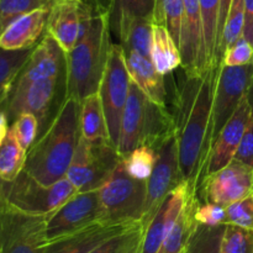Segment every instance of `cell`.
Here are the masks:
<instances>
[{
  "mask_svg": "<svg viewBox=\"0 0 253 253\" xmlns=\"http://www.w3.org/2000/svg\"><path fill=\"white\" fill-rule=\"evenodd\" d=\"M219 67L185 76L175 103V133L182 178L199 192L212 145V104Z\"/></svg>",
  "mask_w": 253,
  "mask_h": 253,
  "instance_id": "6da1fadb",
  "label": "cell"
},
{
  "mask_svg": "<svg viewBox=\"0 0 253 253\" xmlns=\"http://www.w3.org/2000/svg\"><path fill=\"white\" fill-rule=\"evenodd\" d=\"M79 118L81 101L67 96L48 128L27 150L25 172L46 185L66 177L81 138Z\"/></svg>",
  "mask_w": 253,
  "mask_h": 253,
  "instance_id": "7a4b0ae2",
  "label": "cell"
},
{
  "mask_svg": "<svg viewBox=\"0 0 253 253\" xmlns=\"http://www.w3.org/2000/svg\"><path fill=\"white\" fill-rule=\"evenodd\" d=\"M110 14H95L82 39L67 53V96L82 101L100 88L111 48Z\"/></svg>",
  "mask_w": 253,
  "mask_h": 253,
  "instance_id": "3957f363",
  "label": "cell"
},
{
  "mask_svg": "<svg viewBox=\"0 0 253 253\" xmlns=\"http://www.w3.org/2000/svg\"><path fill=\"white\" fill-rule=\"evenodd\" d=\"M174 131V116L167 108L152 103L131 79L119 135L118 151L121 158L142 145L157 150Z\"/></svg>",
  "mask_w": 253,
  "mask_h": 253,
  "instance_id": "277c9868",
  "label": "cell"
},
{
  "mask_svg": "<svg viewBox=\"0 0 253 253\" xmlns=\"http://www.w3.org/2000/svg\"><path fill=\"white\" fill-rule=\"evenodd\" d=\"M77 193L67 177L46 185L22 170L12 182L0 179V200L30 214L49 216Z\"/></svg>",
  "mask_w": 253,
  "mask_h": 253,
  "instance_id": "5b68a950",
  "label": "cell"
},
{
  "mask_svg": "<svg viewBox=\"0 0 253 253\" xmlns=\"http://www.w3.org/2000/svg\"><path fill=\"white\" fill-rule=\"evenodd\" d=\"M67 99V74L58 78L32 82L22 88L12 89L2 110L10 123L20 114L31 113L39 119V137L48 128Z\"/></svg>",
  "mask_w": 253,
  "mask_h": 253,
  "instance_id": "8992f818",
  "label": "cell"
},
{
  "mask_svg": "<svg viewBox=\"0 0 253 253\" xmlns=\"http://www.w3.org/2000/svg\"><path fill=\"white\" fill-rule=\"evenodd\" d=\"M105 220L111 224L141 222L147 197V180L131 177L120 161L110 177L99 188Z\"/></svg>",
  "mask_w": 253,
  "mask_h": 253,
  "instance_id": "52a82bcc",
  "label": "cell"
},
{
  "mask_svg": "<svg viewBox=\"0 0 253 253\" xmlns=\"http://www.w3.org/2000/svg\"><path fill=\"white\" fill-rule=\"evenodd\" d=\"M120 161V153L111 142H89L81 136L66 177L78 193L99 189Z\"/></svg>",
  "mask_w": 253,
  "mask_h": 253,
  "instance_id": "ba28073f",
  "label": "cell"
},
{
  "mask_svg": "<svg viewBox=\"0 0 253 253\" xmlns=\"http://www.w3.org/2000/svg\"><path fill=\"white\" fill-rule=\"evenodd\" d=\"M47 215L22 211L0 200V253H43Z\"/></svg>",
  "mask_w": 253,
  "mask_h": 253,
  "instance_id": "9c48e42d",
  "label": "cell"
},
{
  "mask_svg": "<svg viewBox=\"0 0 253 253\" xmlns=\"http://www.w3.org/2000/svg\"><path fill=\"white\" fill-rule=\"evenodd\" d=\"M130 83L131 77L126 66L123 46L113 43L98 93L103 104L110 141L116 148L120 135L121 118L130 90Z\"/></svg>",
  "mask_w": 253,
  "mask_h": 253,
  "instance_id": "30bf717a",
  "label": "cell"
},
{
  "mask_svg": "<svg viewBox=\"0 0 253 253\" xmlns=\"http://www.w3.org/2000/svg\"><path fill=\"white\" fill-rule=\"evenodd\" d=\"M100 221L108 222L99 189L77 193L53 214L47 216V242L68 236Z\"/></svg>",
  "mask_w": 253,
  "mask_h": 253,
  "instance_id": "8fae6325",
  "label": "cell"
},
{
  "mask_svg": "<svg viewBox=\"0 0 253 253\" xmlns=\"http://www.w3.org/2000/svg\"><path fill=\"white\" fill-rule=\"evenodd\" d=\"M156 151H157V161L152 174L147 179V197H146L145 211L141 221L145 229L169 193L183 182L175 131L170 133Z\"/></svg>",
  "mask_w": 253,
  "mask_h": 253,
  "instance_id": "7c38bea8",
  "label": "cell"
},
{
  "mask_svg": "<svg viewBox=\"0 0 253 253\" xmlns=\"http://www.w3.org/2000/svg\"><path fill=\"white\" fill-rule=\"evenodd\" d=\"M252 77L253 63L239 67L220 64L212 104V142L247 96Z\"/></svg>",
  "mask_w": 253,
  "mask_h": 253,
  "instance_id": "4fadbf2b",
  "label": "cell"
},
{
  "mask_svg": "<svg viewBox=\"0 0 253 253\" xmlns=\"http://www.w3.org/2000/svg\"><path fill=\"white\" fill-rule=\"evenodd\" d=\"M200 199L226 208L227 205L253 194V168L234 160L217 172L203 179Z\"/></svg>",
  "mask_w": 253,
  "mask_h": 253,
  "instance_id": "5bb4252c",
  "label": "cell"
},
{
  "mask_svg": "<svg viewBox=\"0 0 253 253\" xmlns=\"http://www.w3.org/2000/svg\"><path fill=\"white\" fill-rule=\"evenodd\" d=\"M95 14L84 0H54L49 7L46 34L68 53L89 29Z\"/></svg>",
  "mask_w": 253,
  "mask_h": 253,
  "instance_id": "9a60e30c",
  "label": "cell"
},
{
  "mask_svg": "<svg viewBox=\"0 0 253 253\" xmlns=\"http://www.w3.org/2000/svg\"><path fill=\"white\" fill-rule=\"evenodd\" d=\"M67 74V53L53 37L44 35L20 71L12 89L22 88L32 82L58 78Z\"/></svg>",
  "mask_w": 253,
  "mask_h": 253,
  "instance_id": "2e32d148",
  "label": "cell"
},
{
  "mask_svg": "<svg viewBox=\"0 0 253 253\" xmlns=\"http://www.w3.org/2000/svg\"><path fill=\"white\" fill-rule=\"evenodd\" d=\"M182 31L179 48L185 76H198L208 71L203 39L199 0H183Z\"/></svg>",
  "mask_w": 253,
  "mask_h": 253,
  "instance_id": "e0dca14e",
  "label": "cell"
},
{
  "mask_svg": "<svg viewBox=\"0 0 253 253\" xmlns=\"http://www.w3.org/2000/svg\"><path fill=\"white\" fill-rule=\"evenodd\" d=\"M192 192H198L190 183L183 180L173 192L169 193L155 216L145 229L141 253H158L163 241L172 230L185 200Z\"/></svg>",
  "mask_w": 253,
  "mask_h": 253,
  "instance_id": "ac0fdd59",
  "label": "cell"
},
{
  "mask_svg": "<svg viewBox=\"0 0 253 253\" xmlns=\"http://www.w3.org/2000/svg\"><path fill=\"white\" fill-rule=\"evenodd\" d=\"M251 110L252 106L246 96L212 142L205 177L226 167L234 160L249 124Z\"/></svg>",
  "mask_w": 253,
  "mask_h": 253,
  "instance_id": "d6986e66",
  "label": "cell"
},
{
  "mask_svg": "<svg viewBox=\"0 0 253 253\" xmlns=\"http://www.w3.org/2000/svg\"><path fill=\"white\" fill-rule=\"evenodd\" d=\"M49 7L34 10L12 21L0 34V48L5 51L32 49L46 32Z\"/></svg>",
  "mask_w": 253,
  "mask_h": 253,
  "instance_id": "ffe728a7",
  "label": "cell"
},
{
  "mask_svg": "<svg viewBox=\"0 0 253 253\" xmlns=\"http://www.w3.org/2000/svg\"><path fill=\"white\" fill-rule=\"evenodd\" d=\"M136 222L111 224L100 221L78 232L47 242L43 253H89L109 237L124 231Z\"/></svg>",
  "mask_w": 253,
  "mask_h": 253,
  "instance_id": "44dd1931",
  "label": "cell"
},
{
  "mask_svg": "<svg viewBox=\"0 0 253 253\" xmlns=\"http://www.w3.org/2000/svg\"><path fill=\"white\" fill-rule=\"evenodd\" d=\"M124 53L131 79L140 86L152 103L167 108L165 76L158 73L150 58L130 49H124Z\"/></svg>",
  "mask_w": 253,
  "mask_h": 253,
  "instance_id": "7402d4cb",
  "label": "cell"
},
{
  "mask_svg": "<svg viewBox=\"0 0 253 253\" xmlns=\"http://www.w3.org/2000/svg\"><path fill=\"white\" fill-rule=\"evenodd\" d=\"M199 202L198 192L190 193L158 253H187L188 247L199 227V222L195 219Z\"/></svg>",
  "mask_w": 253,
  "mask_h": 253,
  "instance_id": "603a6c76",
  "label": "cell"
},
{
  "mask_svg": "<svg viewBox=\"0 0 253 253\" xmlns=\"http://www.w3.org/2000/svg\"><path fill=\"white\" fill-rule=\"evenodd\" d=\"M81 136L89 142H111L108 124L99 93L91 94L81 101Z\"/></svg>",
  "mask_w": 253,
  "mask_h": 253,
  "instance_id": "cb8c5ba5",
  "label": "cell"
},
{
  "mask_svg": "<svg viewBox=\"0 0 253 253\" xmlns=\"http://www.w3.org/2000/svg\"><path fill=\"white\" fill-rule=\"evenodd\" d=\"M151 61L158 73L162 76L169 74L182 66L180 48L172 35L166 27L153 24L152 46H151Z\"/></svg>",
  "mask_w": 253,
  "mask_h": 253,
  "instance_id": "d4e9b609",
  "label": "cell"
},
{
  "mask_svg": "<svg viewBox=\"0 0 253 253\" xmlns=\"http://www.w3.org/2000/svg\"><path fill=\"white\" fill-rule=\"evenodd\" d=\"M153 20L147 17H132L121 22L116 31L124 49H130L151 59Z\"/></svg>",
  "mask_w": 253,
  "mask_h": 253,
  "instance_id": "484cf974",
  "label": "cell"
},
{
  "mask_svg": "<svg viewBox=\"0 0 253 253\" xmlns=\"http://www.w3.org/2000/svg\"><path fill=\"white\" fill-rule=\"evenodd\" d=\"M202 14L203 39H204L207 68L219 67L215 54L217 46V25L220 15V0H199Z\"/></svg>",
  "mask_w": 253,
  "mask_h": 253,
  "instance_id": "4316f807",
  "label": "cell"
},
{
  "mask_svg": "<svg viewBox=\"0 0 253 253\" xmlns=\"http://www.w3.org/2000/svg\"><path fill=\"white\" fill-rule=\"evenodd\" d=\"M27 151L20 145L10 128L6 137L0 142V179L12 182L24 170Z\"/></svg>",
  "mask_w": 253,
  "mask_h": 253,
  "instance_id": "83f0119b",
  "label": "cell"
},
{
  "mask_svg": "<svg viewBox=\"0 0 253 253\" xmlns=\"http://www.w3.org/2000/svg\"><path fill=\"white\" fill-rule=\"evenodd\" d=\"M32 49L5 51L0 48V110L4 109L15 81L29 59Z\"/></svg>",
  "mask_w": 253,
  "mask_h": 253,
  "instance_id": "f1b7e54d",
  "label": "cell"
},
{
  "mask_svg": "<svg viewBox=\"0 0 253 253\" xmlns=\"http://www.w3.org/2000/svg\"><path fill=\"white\" fill-rule=\"evenodd\" d=\"M157 0H113L110 10V30L114 35L121 22L132 17L153 20Z\"/></svg>",
  "mask_w": 253,
  "mask_h": 253,
  "instance_id": "f546056e",
  "label": "cell"
},
{
  "mask_svg": "<svg viewBox=\"0 0 253 253\" xmlns=\"http://www.w3.org/2000/svg\"><path fill=\"white\" fill-rule=\"evenodd\" d=\"M245 25V0H232L230 5L226 22L222 30L221 37L219 40L215 58L219 64H221V58L224 52L234 44L240 37H242Z\"/></svg>",
  "mask_w": 253,
  "mask_h": 253,
  "instance_id": "4dcf8cb0",
  "label": "cell"
},
{
  "mask_svg": "<svg viewBox=\"0 0 253 253\" xmlns=\"http://www.w3.org/2000/svg\"><path fill=\"white\" fill-rule=\"evenodd\" d=\"M183 0H157L153 14V24L166 27L179 46L183 22Z\"/></svg>",
  "mask_w": 253,
  "mask_h": 253,
  "instance_id": "1f68e13d",
  "label": "cell"
},
{
  "mask_svg": "<svg viewBox=\"0 0 253 253\" xmlns=\"http://www.w3.org/2000/svg\"><path fill=\"white\" fill-rule=\"evenodd\" d=\"M125 170L132 178L138 180H147L152 174L157 161V151L147 145L138 146L130 153L121 158Z\"/></svg>",
  "mask_w": 253,
  "mask_h": 253,
  "instance_id": "d6a6232c",
  "label": "cell"
},
{
  "mask_svg": "<svg viewBox=\"0 0 253 253\" xmlns=\"http://www.w3.org/2000/svg\"><path fill=\"white\" fill-rule=\"evenodd\" d=\"M145 227L142 222H136L124 231L109 237L89 253H126L136 244L142 241Z\"/></svg>",
  "mask_w": 253,
  "mask_h": 253,
  "instance_id": "836d02e7",
  "label": "cell"
},
{
  "mask_svg": "<svg viewBox=\"0 0 253 253\" xmlns=\"http://www.w3.org/2000/svg\"><path fill=\"white\" fill-rule=\"evenodd\" d=\"M53 0H0V34L20 16L42 7H51Z\"/></svg>",
  "mask_w": 253,
  "mask_h": 253,
  "instance_id": "e575fe53",
  "label": "cell"
},
{
  "mask_svg": "<svg viewBox=\"0 0 253 253\" xmlns=\"http://www.w3.org/2000/svg\"><path fill=\"white\" fill-rule=\"evenodd\" d=\"M220 253H253V230L227 224L220 242Z\"/></svg>",
  "mask_w": 253,
  "mask_h": 253,
  "instance_id": "d590c367",
  "label": "cell"
},
{
  "mask_svg": "<svg viewBox=\"0 0 253 253\" xmlns=\"http://www.w3.org/2000/svg\"><path fill=\"white\" fill-rule=\"evenodd\" d=\"M226 225L209 227L199 225L187 253H220V242Z\"/></svg>",
  "mask_w": 253,
  "mask_h": 253,
  "instance_id": "8d00e7d4",
  "label": "cell"
},
{
  "mask_svg": "<svg viewBox=\"0 0 253 253\" xmlns=\"http://www.w3.org/2000/svg\"><path fill=\"white\" fill-rule=\"evenodd\" d=\"M10 128L12 130L14 135L16 136L20 145L27 151L36 142L37 137H39V119L31 113H22L12 121Z\"/></svg>",
  "mask_w": 253,
  "mask_h": 253,
  "instance_id": "74e56055",
  "label": "cell"
},
{
  "mask_svg": "<svg viewBox=\"0 0 253 253\" xmlns=\"http://www.w3.org/2000/svg\"><path fill=\"white\" fill-rule=\"evenodd\" d=\"M225 209L227 224L253 230V194L227 205Z\"/></svg>",
  "mask_w": 253,
  "mask_h": 253,
  "instance_id": "f35d334b",
  "label": "cell"
},
{
  "mask_svg": "<svg viewBox=\"0 0 253 253\" xmlns=\"http://www.w3.org/2000/svg\"><path fill=\"white\" fill-rule=\"evenodd\" d=\"M253 63V47L245 37H240L224 52L221 64L227 67L246 66Z\"/></svg>",
  "mask_w": 253,
  "mask_h": 253,
  "instance_id": "ab89813d",
  "label": "cell"
},
{
  "mask_svg": "<svg viewBox=\"0 0 253 253\" xmlns=\"http://www.w3.org/2000/svg\"><path fill=\"white\" fill-rule=\"evenodd\" d=\"M195 219L199 222V225H204V226L209 227L227 225L226 209H225V207L214 204V203H202V200H200L197 207Z\"/></svg>",
  "mask_w": 253,
  "mask_h": 253,
  "instance_id": "60d3db41",
  "label": "cell"
},
{
  "mask_svg": "<svg viewBox=\"0 0 253 253\" xmlns=\"http://www.w3.org/2000/svg\"><path fill=\"white\" fill-rule=\"evenodd\" d=\"M235 158L253 168V108L251 110L249 124H247V127L245 130L244 136H242L241 143H240Z\"/></svg>",
  "mask_w": 253,
  "mask_h": 253,
  "instance_id": "b9f144b4",
  "label": "cell"
},
{
  "mask_svg": "<svg viewBox=\"0 0 253 253\" xmlns=\"http://www.w3.org/2000/svg\"><path fill=\"white\" fill-rule=\"evenodd\" d=\"M242 37L253 47V0H245V25Z\"/></svg>",
  "mask_w": 253,
  "mask_h": 253,
  "instance_id": "7bdbcfd3",
  "label": "cell"
},
{
  "mask_svg": "<svg viewBox=\"0 0 253 253\" xmlns=\"http://www.w3.org/2000/svg\"><path fill=\"white\" fill-rule=\"evenodd\" d=\"M231 1L232 0H220V15H219V25H217V43H219V40L220 37H221L225 22H226V17H227V14H229V9H230V5H231Z\"/></svg>",
  "mask_w": 253,
  "mask_h": 253,
  "instance_id": "ee69618b",
  "label": "cell"
},
{
  "mask_svg": "<svg viewBox=\"0 0 253 253\" xmlns=\"http://www.w3.org/2000/svg\"><path fill=\"white\" fill-rule=\"evenodd\" d=\"M88 2L96 14H110L113 0H84Z\"/></svg>",
  "mask_w": 253,
  "mask_h": 253,
  "instance_id": "f6af8a7d",
  "label": "cell"
},
{
  "mask_svg": "<svg viewBox=\"0 0 253 253\" xmlns=\"http://www.w3.org/2000/svg\"><path fill=\"white\" fill-rule=\"evenodd\" d=\"M9 118H7L6 113L4 110H0V142L6 137L7 132H9Z\"/></svg>",
  "mask_w": 253,
  "mask_h": 253,
  "instance_id": "bcb514c9",
  "label": "cell"
},
{
  "mask_svg": "<svg viewBox=\"0 0 253 253\" xmlns=\"http://www.w3.org/2000/svg\"><path fill=\"white\" fill-rule=\"evenodd\" d=\"M247 100H249L250 105L253 108V77H252L251 85H250V89H249V93H247Z\"/></svg>",
  "mask_w": 253,
  "mask_h": 253,
  "instance_id": "7dc6e473",
  "label": "cell"
},
{
  "mask_svg": "<svg viewBox=\"0 0 253 253\" xmlns=\"http://www.w3.org/2000/svg\"><path fill=\"white\" fill-rule=\"evenodd\" d=\"M141 246H142V241L138 242V244H136L132 249L128 250L126 253H141Z\"/></svg>",
  "mask_w": 253,
  "mask_h": 253,
  "instance_id": "c3c4849f",
  "label": "cell"
},
{
  "mask_svg": "<svg viewBox=\"0 0 253 253\" xmlns=\"http://www.w3.org/2000/svg\"><path fill=\"white\" fill-rule=\"evenodd\" d=\"M53 1H54V0H53Z\"/></svg>",
  "mask_w": 253,
  "mask_h": 253,
  "instance_id": "681fc988",
  "label": "cell"
}]
</instances>
